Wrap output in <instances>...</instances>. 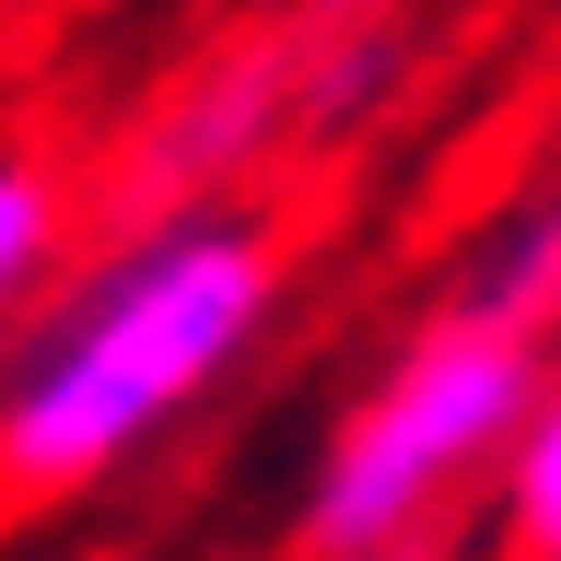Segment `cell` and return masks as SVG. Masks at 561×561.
Returning <instances> with one entry per match:
<instances>
[{"label":"cell","mask_w":561,"mask_h":561,"mask_svg":"<svg viewBox=\"0 0 561 561\" xmlns=\"http://www.w3.org/2000/svg\"><path fill=\"white\" fill-rule=\"evenodd\" d=\"M280 305V234L245 210H175L94 270V293L47 328L0 386V491H82L140 456Z\"/></svg>","instance_id":"obj_1"},{"label":"cell","mask_w":561,"mask_h":561,"mask_svg":"<svg viewBox=\"0 0 561 561\" xmlns=\"http://www.w3.org/2000/svg\"><path fill=\"white\" fill-rule=\"evenodd\" d=\"M59 234H70V187L35 164V152H0V316L47 280Z\"/></svg>","instance_id":"obj_5"},{"label":"cell","mask_w":561,"mask_h":561,"mask_svg":"<svg viewBox=\"0 0 561 561\" xmlns=\"http://www.w3.org/2000/svg\"><path fill=\"white\" fill-rule=\"evenodd\" d=\"M503 550L515 561H561V363L538 375V398L503 433Z\"/></svg>","instance_id":"obj_4"},{"label":"cell","mask_w":561,"mask_h":561,"mask_svg":"<svg viewBox=\"0 0 561 561\" xmlns=\"http://www.w3.org/2000/svg\"><path fill=\"white\" fill-rule=\"evenodd\" d=\"M456 316L515 328V340H550V328H561V187H550V199H526L515 222L480 245V270H468Z\"/></svg>","instance_id":"obj_3"},{"label":"cell","mask_w":561,"mask_h":561,"mask_svg":"<svg viewBox=\"0 0 561 561\" xmlns=\"http://www.w3.org/2000/svg\"><path fill=\"white\" fill-rule=\"evenodd\" d=\"M538 375H550V340H515V328H480V316L445 305L375 375V398L328 433L316 491H305V550L316 561H386L410 538H433V515L503 456Z\"/></svg>","instance_id":"obj_2"}]
</instances>
